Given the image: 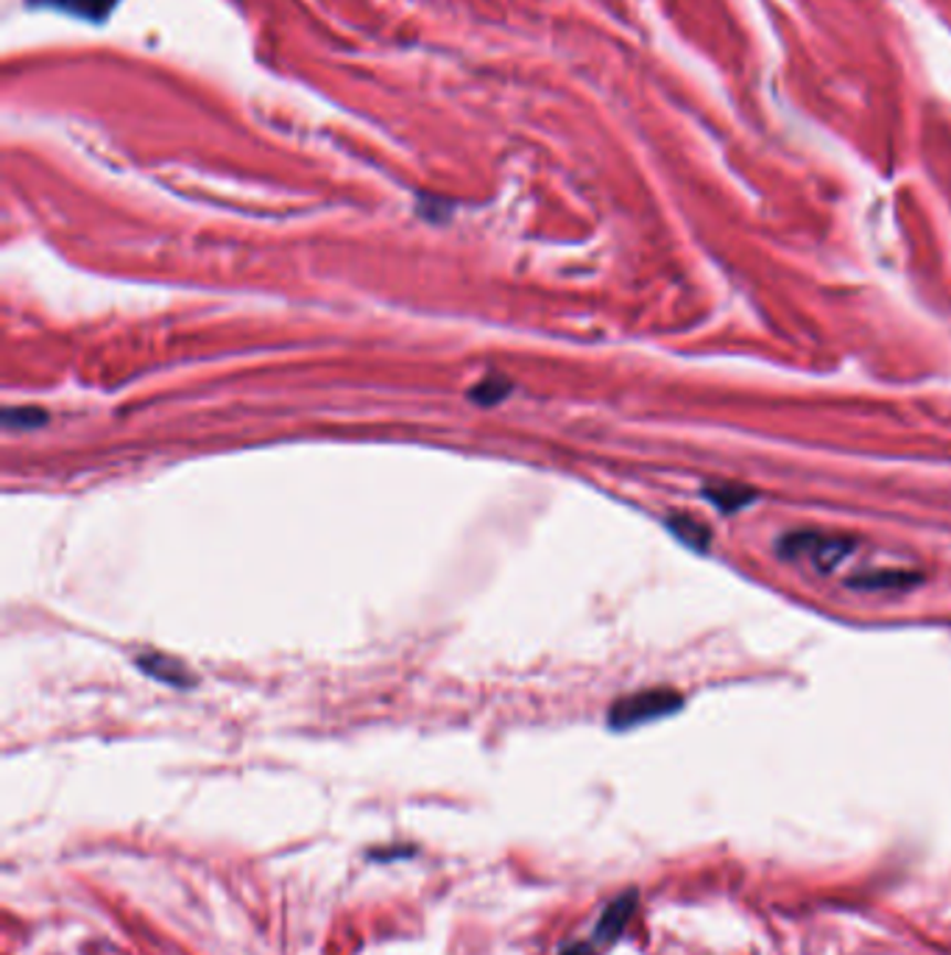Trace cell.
Wrapping results in <instances>:
<instances>
[{"instance_id": "1", "label": "cell", "mask_w": 951, "mask_h": 955, "mask_svg": "<svg viewBox=\"0 0 951 955\" xmlns=\"http://www.w3.org/2000/svg\"><path fill=\"white\" fill-rule=\"evenodd\" d=\"M684 707V696L669 688H651L634 693V696L620 699L614 707L609 710V726L611 730H634V726L651 724V721L667 718V715L678 713Z\"/></svg>"}, {"instance_id": "8", "label": "cell", "mask_w": 951, "mask_h": 955, "mask_svg": "<svg viewBox=\"0 0 951 955\" xmlns=\"http://www.w3.org/2000/svg\"><path fill=\"white\" fill-rule=\"evenodd\" d=\"M511 391V384L503 378H486L483 384H477L475 389H472V400L483 402V406H492V402H499L503 397Z\"/></svg>"}, {"instance_id": "6", "label": "cell", "mask_w": 951, "mask_h": 955, "mask_svg": "<svg viewBox=\"0 0 951 955\" xmlns=\"http://www.w3.org/2000/svg\"><path fill=\"white\" fill-rule=\"evenodd\" d=\"M669 528H673V534H676L681 543H687L689 548H698V550L709 548L711 531L706 528L704 523H698L695 517H689V514H676V517H669Z\"/></svg>"}, {"instance_id": "4", "label": "cell", "mask_w": 951, "mask_h": 955, "mask_svg": "<svg viewBox=\"0 0 951 955\" xmlns=\"http://www.w3.org/2000/svg\"><path fill=\"white\" fill-rule=\"evenodd\" d=\"M42 7L60 9V12L76 14L84 20H104L115 9L118 0H40Z\"/></svg>"}, {"instance_id": "2", "label": "cell", "mask_w": 951, "mask_h": 955, "mask_svg": "<svg viewBox=\"0 0 951 955\" xmlns=\"http://www.w3.org/2000/svg\"><path fill=\"white\" fill-rule=\"evenodd\" d=\"M779 550L788 559H806L815 570L832 573L852 556L854 539L841 537V534H821V531H795L781 539Z\"/></svg>"}, {"instance_id": "3", "label": "cell", "mask_w": 951, "mask_h": 955, "mask_svg": "<svg viewBox=\"0 0 951 955\" xmlns=\"http://www.w3.org/2000/svg\"><path fill=\"white\" fill-rule=\"evenodd\" d=\"M636 902H640V894H636V891H625V894H620L617 900H611L609 905H605L598 925H594L592 931L594 947H600V944L605 947V944L617 942V938L623 936L625 925H628L631 916L636 914Z\"/></svg>"}, {"instance_id": "9", "label": "cell", "mask_w": 951, "mask_h": 955, "mask_svg": "<svg viewBox=\"0 0 951 955\" xmlns=\"http://www.w3.org/2000/svg\"><path fill=\"white\" fill-rule=\"evenodd\" d=\"M42 422H47V413H42L40 408H9L3 413L7 428H40Z\"/></svg>"}, {"instance_id": "5", "label": "cell", "mask_w": 951, "mask_h": 955, "mask_svg": "<svg viewBox=\"0 0 951 955\" xmlns=\"http://www.w3.org/2000/svg\"><path fill=\"white\" fill-rule=\"evenodd\" d=\"M704 492L722 512H737V508L753 503V490H748V486L742 484H731V481L729 484H709Z\"/></svg>"}, {"instance_id": "10", "label": "cell", "mask_w": 951, "mask_h": 955, "mask_svg": "<svg viewBox=\"0 0 951 955\" xmlns=\"http://www.w3.org/2000/svg\"><path fill=\"white\" fill-rule=\"evenodd\" d=\"M598 953V947H594L592 942H572L567 944V947L558 949V955H594Z\"/></svg>"}, {"instance_id": "7", "label": "cell", "mask_w": 951, "mask_h": 955, "mask_svg": "<svg viewBox=\"0 0 951 955\" xmlns=\"http://www.w3.org/2000/svg\"><path fill=\"white\" fill-rule=\"evenodd\" d=\"M140 668L148 676L168 684H190V679H193L179 662L168 660V657H148V660H140Z\"/></svg>"}]
</instances>
